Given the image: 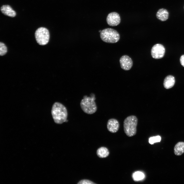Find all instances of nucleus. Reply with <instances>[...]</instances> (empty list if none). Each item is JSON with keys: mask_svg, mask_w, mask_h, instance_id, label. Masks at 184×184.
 Segmentation results:
<instances>
[{"mask_svg": "<svg viewBox=\"0 0 184 184\" xmlns=\"http://www.w3.org/2000/svg\"><path fill=\"white\" fill-rule=\"evenodd\" d=\"M169 13L166 9L162 8L159 9L157 12L156 16L157 18L162 21H165L168 18Z\"/></svg>", "mask_w": 184, "mask_h": 184, "instance_id": "nucleus-10", "label": "nucleus"}, {"mask_svg": "<svg viewBox=\"0 0 184 184\" xmlns=\"http://www.w3.org/2000/svg\"><path fill=\"white\" fill-rule=\"evenodd\" d=\"M175 83L174 77L172 75H169L167 76L165 78L163 85L165 88L169 89L172 88L174 86Z\"/></svg>", "mask_w": 184, "mask_h": 184, "instance_id": "nucleus-12", "label": "nucleus"}, {"mask_svg": "<svg viewBox=\"0 0 184 184\" xmlns=\"http://www.w3.org/2000/svg\"><path fill=\"white\" fill-rule=\"evenodd\" d=\"M106 21L107 24L110 26H116L120 23L121 19L119 14L116 12H112L109 13L107 16Z\"/></svg>", "mask_w": 184, "mask_h": 184, "instance_id": "nucleus-7", "label": "nucleus"}, {"mask_svg": "<svg viewBox=\"0 0 184 184\" xmlns=\"http://www.w3.org/2000/svg\"></svg>", "mask_w": 184, "mask_h": 184, "instance_id": "nucleus-20", "label": "nucleus"}, {"mask_svg": "<svg viewBox=\"0 0 184 184\" xmlns=\"http://www.w3.org/2000/svg\"><path fill=\"white\" fill-rule=\"evenodd\" d=\"M101 39L105 42L114 43L118 42L120 39V36L116 30L111 28H107L100 32Z\"/></svg>", "mask_w": 184, "mask_h": 184, "instance_id": "nucleus-4", "label": "nucleus"}, {"mask_svg": "<svg viewBox=\"0 0 184 184\" xmlns=\"http://www.w3.org/2000/svg\"><path fill=\"white\" fill-rule=\"evenodd\" d=\"M138 121L137 118L134 115L128 116L124 119L123 122L124 130L128 136L131 137L136 134Z\"/></svg>", "mask_w": 184, "mask_h": 184, "instance_id": "nucleus-3", "label": "nucleus"}, {"mask_svg": "<svg viewBox=\"0 0 184 184\" xmlns=\"http://www.w3.org/2000/svg\"><path fill=\"white\" fill-rule=\"evenodd\" d=\"M51 113L54 122L56 124H60L68 121L67 109L64 105L60 102H56L53 104Z\"/></svg>", "mask_w": 184, "mask_h": 184, "instance_id": "nucleus-1", "label": "nucleus"}, {"mask_svg": "<svg viewBox=\"0 0 184 184\" xmlns=\"http://www.w3.org/2000/svg\"><path fill=\"white\" fill-rule=\"evenodd\" d=\"M35 35L37 42L39 44L44 45L48 42L50 38L49 33L46 28L41 27L38 28L36 31Z\"/></svg>", "mask_w": 184, "mask_h": 184, "instance_id": "nucleus-5", "label": "nucleus"}, {"mask_svg": "<svg viewBox=\"0 0 184 184\" xmlns=\"http://www.w3.org/2000/svg\"><path fill=\"white\" fill-rule=\"evenodd\" d=\"M7 48L5 44L3 42L0 43V55L3 56L6 54Z\"/></svg>", "mask_w": 184, "mask_h": 184, "instance_id": "nucleus-16", "label": "nucleus"}, {"mask_svg": "<svg viewBox=\"0 0 184 184\" xmlns=\"http://www.w3.org/2000/svg\"><path fill=\"white\" fill-rule=\"evenodd\" d=\"M180 60L181 65L184 67V55H183L181 56Z\"/></svg>", "mask_w": 184, "mask_h": 184, "instance_id": "nucleus-19", "label": "nucleus"}, {"mask_svg": "<svg viewBox=\"0 0 184 184\" xmlns=\"http://www.w3.org/2000/svg\"><path fill=\"white\" fill-rule=\"evenodd\" d=\"M174 152L177 156H180L184 153V142H180L177 143L174 146Z\"/></svg>", "mask_w": 184, "mask_h": 184, "instance_id": "nucleus-13", "label": "nucleus"}, {"mask_svg": "<svg viewBox=\"0 0 184 184\" xmlns=\"http://www.w3.org/2000/svg\"><path fill=\"white\" fill-rule=\"evenodd\" d=\"M161 140V138L159 136L151 137L149 139V142L150 144H152L155 143L160 142Z\"/></svg>", "mask_w": 184, "mask_h": 184, "instance_id": "nucleus-17", "label": "nucleus"}, {"mask_svg": "<svg viewBox=\"0 0 184 184\" xmlns=\"http://www.w3.org/2000/svg\"><path fill=\"white\" fill-rule=\"evenodd\" d=\"M119 123L117 120L114 118L109 120L107 123L108 130L112 133H115L118 131L119 128Z\"/></svg>", "mask_w": 184, "mask_h": 184, "instance_id": "nucleus-9", "label": "nucleus"}, {"mask_svg": "<svg viewBox=\"0 0 184 184\" xmlns=\"http://www.w3.org/2000/svg\"><path fill=\"white\" fill-rule=\"evenodd\" d=\"M2 12L4 15L12 17H14L16 15L15 12L8 5H4L1 8Z\"/></svg>", "mask_w": 184, "mask_h": 184, "instance_id": "nucleus-11", "label": "nucleus"}, {"mask_svg": "<svg viewBox=\"0 0 184 184\" xmlns=\"http://www.w3.org/2000/svg\"><path fill=\"white\" fill-rule=\"evenodd\" d=\"M91 97L85 96L81 100L80 105L83 111L88 114L95 113L97 110V107L95 101L96 98L93 94H91Z\"/></svg>", "mask_w": 184, "mask_h": 184, "instance_id": "nucleus-2", "label": "nucleus"}, {"mask_svg": "<svg viewBox=\"0 0 184 184\" xmlns=\"http://www.w3.org/2000/svg\"><path fill=\"white\" fill-rule=\"evenodd\" d=\"M78 184H94L95 183L87 179H83L81 180L77 183Z\"/></svg>", "mask_w": 184, "mask_h": 184, "instance_id": "nucleus-18", "label": "nucleus"}, {"mask_svg": "<svg viewBox=\"0 0 184 184\" xmlns=\"http://www.w3.org/2000/svg\"><path fill=\"white\" fill-rule=\"evenodd\" d=\"M165 49L164 46L160 44H157L152 48L151 53L153 58L155 59L162 58L164 56Z\"/></svg>", "mask_w": 184, "mask_h": 184, "instance_id": "nucleus-6", "label": "nucleus"}, {"mask_svg": "<svg viewBox=\"0 0 184 184\" xmlns=\"http://www.w3.org/2000/svg\"><path fill=\"white\" fill-rule=\"evenodd\" d=\"M119 62L121 68L125 71L130 70L133 64L131 58L126 55L122 56L120 58Z\"/></svg>", "mask_w": 184, "mask_h": 184, "instance_id": "nucleus-8", "label": "nucleus"}, {"mask_svg": "<svg viewBox=\"0 0 184 184\" xmlns=\"http://www.w3.org/2000/svg\"><path fill=\"white\" fill-rule=\"evenodd\" d=\"M109 152L108 149L106 147H102L98 149L97 154L100 158H104L107 157Z\"/></svg>", "mask_w": 184, "mask_h": 184, "instance_id": "nucleus-14", "label": "nucleus"}, {"mask_svg": "<svg viewBox=\"0 0 184 184\" xmlns=\"http://www.w3.org/2000/svg\"><path fill=\"white\" fill-rule=\"evenodd\" d=\"M144 174L142 172L139 171H136L132 174V177L135 181H138L143 179L144 178Z\"/></svg>", "mask_w": 184, "mask_h": 184, "instance_id": "nucleus-15", "label": "nucleus"}]
</instances>
